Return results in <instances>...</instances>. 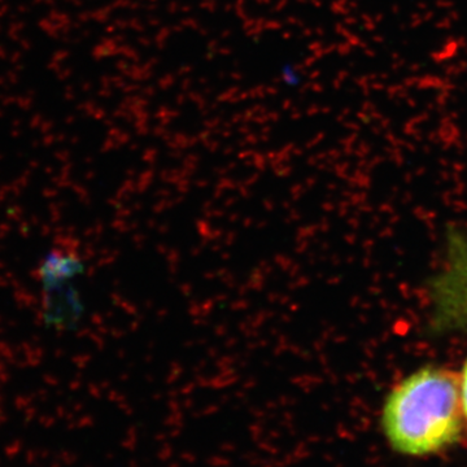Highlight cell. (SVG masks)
Masks as SVG:
<instances>
[{
  "label": "cell",
  "mask_w": 467,
  "mask_h": 467,
  "mask_svg": "<svg viewBox=\"0 0 467 467\" xmlns=\"http://www.w3.org/2000/svg\"><path fill=\"white\" fill-rule=\"evenodd\" d=\"M460 378L424 366L395 384L383 401L381 426L388 444L410 457L453 445L462 432Z\"/></svg>",
  "instance_id": "cell-1"
},
{
  "label": "cell",
  "mask_w": 467,
  "mask_h": 467,
  "mask_svg": "<svg viewBox=\"0 0 467 467\" xmlns=\"http://www.w3.org/2000/svg\"><path fill=\"white\" fill-rule=\"evenodd\" d=\"M448 270L436 284L439 311L446 322L467 325V243L454 239Z\"/></svg>",
  "instance_id": "cell-2"
},
{
  "label": "cell",
  "mask_w": 467,
  "mask_h": 467,
  "mask_svg": "<svg viewBox=\"0 0 467 467\" xmlns=\"http://www.w3.org/2000/svg\"><path fill=\"white\" fill-rule=\"evenodd\" d=\"M460 392H461V404H462V412L465 418L467 419V359L462 367V373L460 377Z\"/></svg>",
  "instance_id": "cell-3"
}]
</instances>
